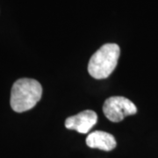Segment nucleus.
<instances>
[{"mask_svg": "<svg viewBox=\"0 0 158 158\" xmlns=\"http://www.w3.org/2000/svg\"><path fill=\"white\" fill-rule=\"evenodd\" d=\"M42 96V87L38 81L31 78L17 80L11 88V106L16 113L34 108Z\"/></svg>", "mask_w": 158, "mask_h": 158, "instance_id": "nucleus-1", "label": "nucleus"}, {"mask_svg": "<svg viewBox=\"0 0 158 158\" xmlns=\"http://www.w3.org/2000/svg\"><path fill=\"white\" fill-rule=\"evenodd\" d=\"M120 54L119 47L114 43H108L93 54L88 64V71L92 77L104 79L113 73L118 64Z\"/></svg>", "mask_w": 158, "mask_h": 158, "instance_id": "nucleus-2", "label": "nucleus"}, {"mask_svg": "<svg viewBox=\"0 0 158 158\" xmlns=\"http://www.w3.org/2000/svg\"><path fill=\"white\" fill-rule=\"evenodd\" d=\"M103 112L109 120L119 122L126 117L135 114L137 108L135 105L127 98L111 97L104 103Z\"/></svg>", "mask_w": 158, "mask_h": 158, "instance_id": "nucleus-3", "label": "nucleus"}, {"mask_svg": "<svg viewBox=\"0 0 158 158\" xmlns=\"http://www.w3.org/2000/svg\"><path fill=\"white\" fill-rule=\"evenodd\" d=\"M97 122V113L91 110H85L77 115L69 117L65 120V127L68 129L76 130L80 134H87Z\"/></svg>", "mask_w": 158, "mask_h": 158, "instance_id": "nucleus-4", "label": "nucleus"}, {"mask_svg": "<svg viewBox=\"0 0 158 158\" xmlns=\"http://www.w3.org/2000/svg\"><path fill=\"white\" fill-rule=\"evenodd\" d=\"M86 144L91 148H98L105 151L113 150L116 147V140L111 134L103 131L90 133L86 138Z\"/></svg>", "mask_w": 158, "mask_h": 158, "instance_id": "nucleus-5", "label": "nucleus"}]
</instances>
